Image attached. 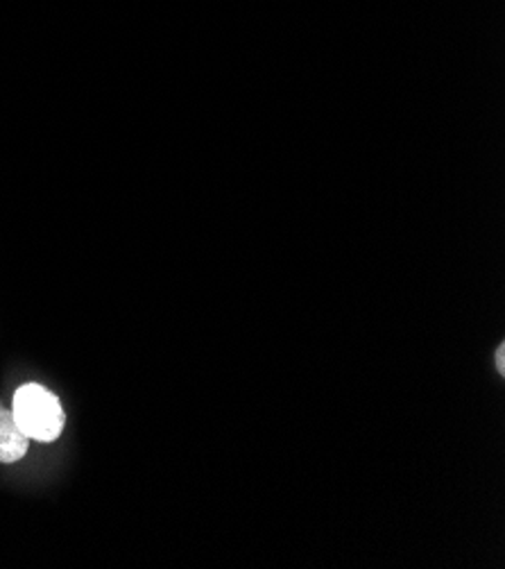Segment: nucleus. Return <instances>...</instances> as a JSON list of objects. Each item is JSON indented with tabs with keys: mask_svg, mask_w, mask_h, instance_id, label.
I'll return each instance as SVG.
<instances>
[{
	"mask_svg": "<svg viewBox=\"0 0 505 569\" xmlns=\"http://www.w3.org/2000/svg\"><path fill=\"white\" fill-rule=\"evenodd\" d=\"M12 416L30 440L52 442L67 427V413L60 397L41 383H23L14 392Z\"/></svg>",
	"mask_w": 505,
	"mask_h": 569,
	"instance_id": "f257e3e1",
	"label": "nucleus"
},
{
	"mask_svg": "<svg viewBox=\"0 0 505 569\" xmlns=\"http://www.w3.org/2000/svg\"><path fill=\"white\" fill-rule=\"evenodd\" d=\"M30 449V438L21 431L10 409L0 407V463H17Z\"/></svg>",
	"mask_w": 505,
	"mask_h": 569,
	"instance_id": "f03ea898",
	"label": "nucleus"
},
{
	"mask_svg": "<svg viewBox=\"0 0 505 569\" xmlns=\"http://www.w3.org/2000/svg\"><path fill=\"white\" fill-rule=\"evenodd\" d=\"M496 366H498V372L503 375V372H505V366H503V346H498V350H496Z\"/></svg>",
	"mask_w": 505,
	"mask_h": 569,
	"instance_id": "7ed1b4c3",
	"label": "nucleus"
}]
</instances>
